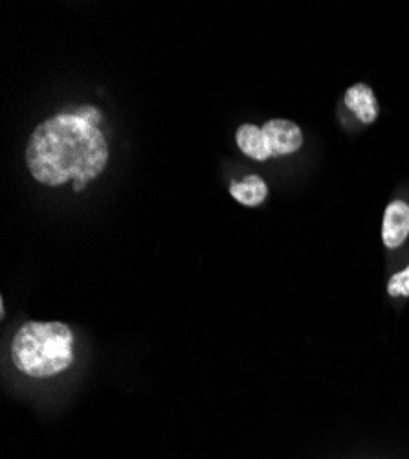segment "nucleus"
Segmentation results:
<instances>
[{
    "mask_svg": "<svg viewBox=\"0 0 409 459\" xmlns=\"http://www.w3.org/2000/svg\"><path fill=\"white\" fill-rule=\"evenodd\" d=\"M26 162L33 178L45 186L90 182L108 162V143L96 126L63 112L31 133Z\"/></svg>",
    "mask_w": 409,
    "mask_h": 459,
    "instance_id": "f257e3e1",
    "label": "nucleus"
},
{
    "mask_svg": "<svg viewBox=\"0 0 409 459\" xmlns=\"http://www.w3.org/2000/svg\"><path fill=\"white\" fill-rule=\"evenodd\" d=\"M12 360L28 377H54L73 362V334L61 322H28L12 342Z\"/></svg>",
    "mask_w": 409,
    "mask_h": 459,
    "instance_id": "f03ea898",
    "label": "nucleus"
},
{
    "mask_svg": "<svg viewBox=\"0 0 409 459\" xmlns=\"http://www.w3.org/2000/svg\"><path fill=\"white\" fill-rule=\"evenodd\" d=\"M263 136L272 157H286L303 145V133L290 120H270L263 127Z\"/></svg>",
    "mask_w": 409,
    "mask_h": 459,
    "instance_id": "7ed1b4c3",
    "label": "nucleus"
},
{
    "mask_svg": "<svg viewBox=\"0 0 409 459\" xmlns=\"http://www.w3.org/2000/svg\"><path fill=\"white\" fill-rule=\"evenodd\" d=\"M409 236V204L393 201L384 213L382 241L388 248H398Z\"/></svg>",
    "mask_w": 409,
    "mask_h": 459,
    "instance_id": "20e7f679",
    "label": "nucleus"
},
{
    "mask_svg": "<svg viewBox=\"0 0 409 459\" xmlns=\"http://www.w3.org/2000/svg\"><path fill=\"white\" fill-rule=\"evenodd\" d=\"M345 105L362 124H375L379 118L377 96L365 83H356L347 89Z\"/></svg>",
    "mask_w": 409,
    "mask_h": 459,
    "instance_id": "39448f33",
    "label": "nucleus"
},
{
    "mask_svg": "<svg viewBox=\"0 0 409 459\" xmlns=\"http://www.w3.org/2000/svg\"><path fill=\"white\" fill-rule=\"evenodd\" d=\"M235 140H237V145L244 152V155L253 159V160L263 162V160H268L272 157L270 147H268V143L263 136L261 127H257L253 124H244L237 129Z\"/></svg>",
    "mask_w": 409,
    "mask_h": 459,
    "instance_id": "423d86ee",
    "label": "nucleus"
},
{
    "mask_svg": "<svg viewBox=\"0 0 409 459\" xmlns=\"http://www.w3.org/2000/svg\"><path fill=\"white\" fill-rule=\"evenodd\" d=\"M230 194L237 203L253 208V206H259V204H263L267 201L268 186L261 177L250 175L241 182H232L230 184Z\"/></svg>",
    "mask_w": 409,
    "mask_h": 459,
    "instance_id": "0eeeda50",
    "label": "nucleus"
},
{
    "mask_svg": "<svg viewBox=\"0 0 409 459\" xmlns=\"http://www.w3.org/2000/svg\"><path fill=\"white\" fill-rule=\"evenodd\" d=\"M388 292L389 296L393 298H398V296H409V266L407 269H404L402 273L395 274L391 280H389V285H388Z\"/></svg>",
    "mask_w": 409,
    "mask_h": 459,
    "instance_id": "6e6552de",
    "label": "nucleus"
},
{
    "mask_svg": "<svg viewBox=\"0 0 409 459\" xmlns=\"http://www.w3.org/2000/svg\"><path fill=\"white\" fill-rule=\"evenodd\" d=\"M73 114H76V117H80V118H83L85 122H89V124H92V126H96L98 127V124L101 122V112H99V108H96V107H92V105H83V107H78V110H73Z\"/></svg>",
    "mask_w": 409,
    "mask_h": 459,
    "instance_id": "1a4fd4ad",
    "label": "nucleus"
}]
</instances>
